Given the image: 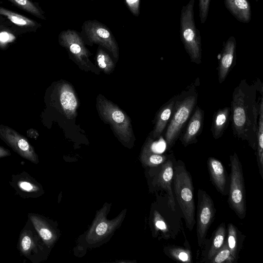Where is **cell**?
Listing matches in <instances>:
<instances>
[{
	"label": "cell",
	"mask_w": 263,
	"mask_h": 263,
	"mask_svg": "<svg viewBox=\"0 0 263 263\" xmlns=\"http://www.w3.org/2000/svg\"><path fill=\"white\" fill-rule=\"evenodd\" d=\"M262 89L259 80L252 84L241 80L233 91L230 108L234 135L246 141L255 151L260 102L257 93Z\"/></svg>",
	"instance_id": "cell-1"
},
{
	"label": "cell",
	"mask_w": 263,
	"mask_h": 263,
	"mask_svg": "<svg viewBox=\"0 0 263 263\" xmlns=\"http://www.w3.org/2000/svg\"><path fill=\"white\" fill-rule=\"evenodd\" d=\"M198 93L193 85L176 96L172 114L164 134L168 150L174 145L179 137L195 108Z\"/></svg>",
	"instance_id": "cell-2"
},
{
	"label": "cell",
	"mask_w": 263,
	"mask_h": 263,
	"mask_svg": "<svg viewBox=\"0 0 263 263\" xmlns=\"http://www.w3.org/2000/svg\"><path fill=\"white\" fill-rule=\"evenodd\" d=\"M173 182L174 193L183 215L186 227L192 231L196 222L194 186L191 176L180 160L174 165Z\"/></svg>",
	"instance_id": "cell-3"
},
{
	"label": "cell",
	"mask_w": 263,
	"mask_h": 263,
	"mask_svg": "<svg viewBox=\"0 0 263 263\" xmlns=\"http://www.w3.org/2000/svg\"><path fill=\"white\" fill-rule=\"evenodd\" d=\"M195 0L183 6L180 15V38L191 61L197 64L201 63L202 49L200 32L195 26L194 6Z\"/></svg>",
	"instance_id": "cell-4"
},
{
	"label": "cell",
	"mask_w": 263,
	"mask_h": 263,
	"mask_svg": "<svg viewBox=\"0 0 263 263\" xmlns=\"http://www.w3.org/2000/svg\"><path fill=\"white\" fill-rule=\"evenodd\" d=\"M230 183L228 197L230 207L241 219L247 212L246 191L242 165L236 153L230 156Z\"/></svg>",
	"instance_id": "cell-5"
},
{
	"label": "cell",
	"mask_w": 263,
	"mask_h": 263,
	"mask_svg": "<svg viewBox=\"0 0 263 263\" xmlns=\"http://www.w3.org/2000/svg\"><path fill=\"white\" fill-rule=\"evenodd\" d=\"M97 106L103 119L111 126L115 133L122 141L128 142L133 138L130 120L116 105L102 96L97 98Z\"/></svg>",
	"instance_id": "cell-6"
},
{
	"label": "cell",
	"mask_w": 263,
	"mask_h": 263,
	"mask_svg": "<svg viewBox=\"0 0 263 263\" xmlns=\"http://www.w3.org/2000/svg\"><path fill=\"white\" fill-rule=\"evenodd\" d=\"M49 248L28 218L19 235L17 248L20 253L32 263H39L46 259Z\"/></svg>",
	"instance_id": "cell-7"
},
{
	"label": "cell",
	"mask_w": 263,
	"mask_h": 263,
	"mask_svg": "<svg viewBox=\"0 0 263 263\" xmlns=\"http://www.w3.org/2000/svg\"><path fill=\"white\" fill-rule=\"evenodd\" d=\"M216 209L213 200L204 190L199 189L198 192V208L197 213V237L198 245H204L207 233L213 222Z\"/></svg>",
	"instance_id": "cell-8"
},
{
	"label": "cell",
	"mask_w": 263,
	"mask_h": 263,
	"mask_svg": "<svg viewBox=\"0 0 263 263\" xmlns=\"http://www.w3.org/2000/svg\"><path fill=\"white\" fill-rule=\"evenodd\" d=\"M0 139L22 158L37 164L39 157L26 137L13 128L0 124Z\"/></svg>",
	"instance_id": "cell-9"
},
{
	"label": "cell",
	"mask_w": 263,
	"mask_h": 263,
	"mask_svg": "<svg viewBox=\"0 0 263 263\" xmlns=\"http://www.w3.org/2000/svg\"><path fill=\"white\" fill-rule=\"evenodd\" d=\"M10 184L23 198H37L44 193L42 185L26 172L12 175Z\"/></svg>",
	"instance_id": "cell-10"
},
{
	"label": "cell",
	"mask_w": 263,
	"mask_h": 263,
	"mask_svg": "<svg viewBox=\"0 0 263 263\" xmlns=\"http://www.w3.org/2000/svg\"><path fill=\"white\" fill-rule=\"evenodd\" d=\"M175 160L173 154H171L167 160L160 165V170L156 177L157 184L166 192L168 197L167 204L173 211L175 210V202L172 185Z\"/></svg>",
	"instance_id": "cell-11"
},
{
	"label": "cell",
	"mask_w": 263,
	"mask_h": 263,
	"mask_svg": "<svg viewBox=\"0 0 263 263\" xmlns=\"http://www.w3.org/2000/svg\"><path fill=\"white\" fill-rule=\"evenodd\" d=\"M0 15L10 22L21 34L35 32L41 26L35 20L2 6H0Z\"/></svg>",
	"instance_id": "cell-12"
},
{
	"label": "cell",
	"mask_w": 263,
	"mask_h": 263,
	"mask_svg": "<svg viewBox=\"0 0 263 263\" xmlns=\"http://www.w3.org/2000/svg\"><path fill=\"white\" fill-rule=\"evenodd\" d=\"M203 116V110L199 106H196L180 139L184 146L186 147L197 142V138L202 132Z\"/></svg>",
	"instance_id": "cell-13"
},
{
	"label": "cell",
	"mask_w": 263,
	"mask_h": 263,
	"mask_svg": "<svg viewBox=\"0 0 263 263\" xmlns=\"http://www.w3.org/2000/svg\"><path fill=\"white\" fill-rule=\"evenodd\" d=\"M236 45L233 36L230 37L224 45L217 68L219 83L225 80L231 70L235 56Z\"/></svg>",
	"instance_id": "cell-14"
},
{
	"label": "cell",
	"mask_w": 263,
	"mask_h": 263,
	"mask_svg": "<svg viewBox=\"0 0 263 263\" xmlns=\"http://www.w3.org/2000/svg\"><path fill=\"white\" fill-rule=\"evenodd\" d=\"M58 95L61 108L67 118L71 119L76 117L78 100L71 85L65 83L60 85Z\"/></svg>",
	"instance_id": "cell-15"
},
{
	"label": "cell",
	"mask_w": 263,
	"mask_h": 263,
	"mask_svg": "<svg viewBox=\"0 0 263 263\" xmlns=\"http://www.w3.org/2000/svg\"><path fill=\"white\" fill-rule=\"evenodd\" d=\"M208 168L211 181L216 190L222 195L227 194V172L222 163L214 157H209L207 161Z\"/></svg>",
	"instance_id": "cell-16"
},
{
	"label": "cell",
	"mask_w": 263,
	"mask_h": 263,
	"mask_svg": "<svg viewBox=\"0 0 263 263\" xmlns=\"http://www.w3.org/2000/svg\"><path fill=\"white\" fill-rule=\"evenodd\" d=\"M28 217L46 245L51 247L57 239V234L49 222L39 214L29 213Z\"/></svg>",
	"instance_id": "cell-17"
},
{
	"label": "cell",
	"mask_w": 263,
	"mask_h": 263,
	"mask_svg": "<svg viewBox=\"0 0 263 263\" xmlns=\"http://www.w3.org/2000/svg\"><path fill=\"white\" fill-rule=\"evenodd\" d=\"M175 99L176 96L172 98L158 111L152 132L154 139L159 138L167 127L172 114Z\"/></svg>",
	"instance_id": "cell-18"
},
{
	"label": "cell",
	"mask_w": 263,
	"mask_h": 263,
	"mask_svg": "<svg viewBox=\"0 0 263 263\" xmlns=\"http://www.w3.org/2000/svg\"><path fill=\"white\" fill-rule=\"evenodd\" d=\"M227 9L239 22L247 23L251 17V6L248 0H224Z\"/></svg>",
	"instance_id": "cell-19"
},
{
	"label": "cell",
	"mask_w": 263,
	"mask_h": 263,
	"mask_svg": "<svg viewBox=\"0 0 263 263\" xmlns=\"http://www.w3.org/2000/svg\"><path fill=\"white\" fill-rule=\"evenodd\" d=\"M231 117V108L225 107L217 110L213 117L211 132L215 139L220 138L227 129Z\"/></svg>",
	"instance_id": "cell-20"
},
{
	"label": "cell",
	"mask_w": 263,
	"mask_h": 263,
	"mask_svg": "<svg viewBox=\"0 0 263 263\" xmlns=\"http://www.w3.org/2000/svg\"><path fill=\"white\" fill-rule=\"evenodd\" d=\"M59 37L62 44L68 48L78 62L82 64L88 62V52L79 39L73 36Z\"/></svg>",
	"instance_id": "cell-21"
},
{
	"label": "cell",
	"mask_w": 263,
	"mask_h": 263,
	"mask_svg": "<svg viewBox=\"0 0 263 263\" xmlns=\"http://www.w3.org/2000/svg\"><path fill=\"white\" fill-rule=\"evenodd\" d=\"M255 154L257 158L259 173L261 177L263 179V93H261L259 102Z\"/></svg>",
	"instance_id": "cell-22"
},
{
	"label": "cell",
	"mask_w": 263,
	"mask_h": 263,
	"mask_svg": "<svg viewBox=\"0 0 263 263\" xmlns=\"http://www.w3.org/2000/svg\"><path fill=\"white\" fill-rule=\"evenodd\" d=\"M21 35L19 31L6 18L0 22V49H7Z\"/></svg>",
	"instance_id": "cell-23"
},
{
	"label": "cell",
	"mask_w": 263,
	"mask_h": 263,
	"mask_svg": "<svg viewBox=\"0 0 263 263\" xmlns=\"http://www.w3.org/2000/svg\"><path fill=\"white\" fill-rule=\"evenodd\" d=\"M93 35H91L92 41L100 43L108 49L115 58H118V47L114 43L110 32L105 28L98 26L93 29Z\"/></svg>",
	"instance_id": "cell-24"
},
{
	"label": "cell",
	"mask_w": 263,
	"mask_h": 263,
	"mask_svg": "<svg viewBox=\"0 0 263 263\" xmlns=\"http://www.w3.org/2000/svg\"><path fill=\"white\" fill-rule=\"evenodd\" d=\"M227 238V231L224 222L221 223L213 234L210 248L207 253L206 260L210 261L216 253L222 247Z\"/></svg>",
	"instance_id": "cell-25"
},
{
	"label": "cell",
	"mask_w": 263,
	"mask_h": 263,
	"mask_svg": "<svg viewBox=\"0 0 263 263\" xmlns=\"http://www.w3.org/2000/svg\"><path fill=\"white\" fill-rule=\"evenodd\" d=\"M13 5L39 18L45 20L44 12L38 3L31 0H7Z\"/></svg>",
	"instance_id": "cell-26"
},
{
	"label": "cell",
	"mask_w": 263,
	"mask_h": 263,
	"mask_svg": "<svg viewBox=\"0 0 263 263\" xmlns=\"http://www.w3.org/2000/svg\"><path fill=\"white\" fill-rule=\"evenodd\" d=\"M228 234L227 241L231 254L235 261L236 262L238 258L239 251V238L238 231L236 227L232 223H229L227 228Z\"/></svg>",
	"instance_id": "cell-27"
},
{
	"label": "cell",
	"mask_w": 263,
	"mask_h": 263,
	"mask_svg": "<svg viewBox=\"0 0 263 263\" xmlns=\"http://www.w3.org/2000/svg\"><path fill=\"white\" fill-rule=\"evenodd\" d=\"M164 252L167 256L174 260L187 263L192 262L190 250L176 246H166Z\"/></svg>",
	"instance_id": "cell-28"
},
{
	"label": "cell",
	"mask_w": 263,
	"mask_h": 263,
	"mask_svg": "<svg viewBox=\"0 0 263 263\" xmlns=\"http://www.w3.org/2000/svg\"><path fill=\"white\" fill-rule=\"evenodd\" d=\"M209 262L210 263H233L235 262L231 255L227 239Z\"/></svg>",
	"instance_id": "cell-29"
},
{
	"label": "cell",
	"mask_w": 263,
	"mask_h": 263,
	"mask_svg": "<svg viewBox=\"0 0 263 263\" xmlns=\"http://www.w3.org/2000/svg\"><path fill=\"white\" fill-rule=\"evenodd\" d=\"M99 67L106 73L110 72L114 68V64L110 57L103 50L100 49L97 57Z\"/></svg>",
	"instance_id": "cell-30"
},
{
	"label": "cell",
	"mask_w": 263,
	"mask_h": 263,
	"mask_svg": "<svg viewBox=\"0 0 263 263\" xmlns=\"http://www.w3.org/2000/svg\"><path fill=\"white\" fill-rule=\"evenodd\" d=\"M144 156L148 164L152 166H159L165 162L168 157L154 153L153 149H149V147L145 151Z\"/></svg>",
	"instance_id": "cell-31"
},
{
	"label": "cell",
	"mask_w": 263,
	"mask_h": 263,
	"mask_svg": "<svg viewBox=\"0 0 263 263\" xmlns=\"http://www.w3.org/2000/svg\"><path fill=\"white\" fill-rule=\"evenodd\" d=\"M210 3V0H199V17L202 24H204L206 20Z\"/></svg>",
	"instance_id": "cell-32"
},
{
	"label": "cell",
	"mask_w": 263,
	"mask_h": 263,
	"mask_svg": "<svg viewBox=\"0 0 263 263\" xmlns=\"http://www.w3.org/2000/svg\"><path fill=\"white\" fill-rule=\"evenodd\" d=\"M155 226L157 230L161 231L166 235L167 238H169L168 227L163 218L158 213H157L155 217Z\"/></svg>",
	"instance_id": "cell-33"
},
{
	"label": "cell",
	"mask_w": 263,
	"mask_h": 263,
	"mask_svg": "<svg viewBox=\"0 0 263 263\" xmlns=\"http://www.w3.org/2000/svg\"><path fill=\"white\" fill-rule=\"evenodd\" d=\"M108 229V225L105 222L100 223L96 229V232L97 235L102 236L104 235Z\"/></svg>",
	"instance_id": "cell-34"
},
{
	"label": "cell",
	"mask_w": 263,
	"mask_h": 263,
	"mask_svg": "<svg viewBox=\"0 0 263 263\" xmlns=\"http://www.w3.org/2000/svg\"><path fill=\"white\" fill-rule=\"evenodd\" d=\"M11 155L9 150L0 145V158Z\"/></svg>",
	"instance_id": "cell-35"
},
{
	"label": "cell",
	"mask_w": 263,
	"mask_h": 263,
	"mask_svg": "<svg viewBox=\"0 0 263 263\" xmlns=\"http://www.w3.org/2000/svg\"><path fill=\"white\" fill-rule=\"evenodd\" d=\"M140 0H126L127 4L131 7L138 8L139 2Z\"/></svg>",
	"instance_id": "cell-36"
},
{
	"label": "cell",
	"mask_w": 263,
	"mask_h": 263,
	"mask_svg": "<svg viewBox=\"0 0 263 263\" xmlns=\"http://www.w3.org/2000/svg\"><path fill=\"white\" fill-rule=\"evenodd\" d=\"M6 20V18L0 15V22L4 21Z\"/></svg>",
	"instance_id": "cell-37"
},
{
	"label": "cell",
	"mask_w": 263,
	"mask_h": 263,
	"mask_svg": "<svg viewBox=\"0 0 263 263\" xmlns=\"http://www.w3.org/2000/svg\"><path fill=\"white\" fill-rule=\"evenodd\" d=\"M258 0H256V2H258Z\"/></svg>",
	"instance_id": "cell-38"
}]
</instances>
